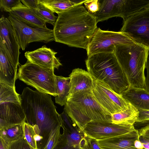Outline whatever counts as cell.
I'll return each mask as SVG.
<instances>
[{"label":"cell","instance_id":"cell-30","mask_svg":"<svg viewBox=\"0 0 149 149\" xmlns=\"http://www.w3.org/2000/svg\"><path fill=\"white\" fill-rule=\"evenodd\" d=\"M8 149H35L28 143L24 136L22 138L10 143Z\"/></svg>","mask_w":149,"mask_h":149},{"label":"cell","instance_id":"cell-29","mask_svg":"<svg viewBox=\"0 0 149 149\" xmlns=\"http://www.w3.org/2000/svg\"><path fill=\"white\" fill-rule=\"evenodd\" d=\"M23 4L20 0H0V9L10 13L14 9Z\"/></svg>","mask_w":149,"mask_h":149},{"label":"cell","instance_id":"cell-33","mask_svg":"<svg viewBox=\"0 0 149 149\" xmlns=\"http://www.w3.org/2000/svg\"><path fill=\"white\" fill-rule=\"evenodd\" d=\"M20 1L25 6L32 10L36 9L39 3L38 0H21Z\"/></svg>","mask_w":149,"mask_h":149},{"label":"cell","instance_id":"cell-24","mask_svg":"<svg viewBox=\"0 0 149 149\" xmlns=\"http://www.w3.org/2000/svg\"><path fill=\"white\" fill-rule=\"evenodd\" d=\"M70 77L56 76V85L58 94L56 97V102L61 106L65 105L67 101L70 88Z\"/></svg>","mask_w":149,"mask_h":149},{"label":"cell","instance_id":"cell-1","mask_svg":"<svg viewBox=\"0 0 149 149\" xmlns=\"http://www.w3.org/2000/svg\"><path fill=\"white\" fill-rule=\"evenodd\" d=\"M58 15L53 29L55 41L86 49L97 28L95 17L82 4Z\"/></svg>","mask_w":149,"mask_h":149},{"label":"cell","instance_id":"cell-38","mask_svg":"<svg viewBox=\"0 0 149 149\" xmlns=\"http://www.w3.org/2000/svg\"><path fill=\"white\" fill-rule=\"evenodd\" d=\"M143 148L145 149H149V143H142Z\"/></svg>","mask_w":149,"mask_h":149},{"label":"cell","instance_id":"cell-36","mask_svg":"<svg viewBox=\"0 0 149 149\" xmlns=\"http://www.w3.org/2000/svg\"><path fill=\"white\" fill-rule=\"evenodd\" d=\"M88 149H101L98 145L95 139L88 138Z\"/></svg>","mask_w":149,"mask_h":149},{"label":"cell","instance_id":"cell-31","mask_svg":"<svg viewBox=\"0 0 149 149\" xmlns=\"http://www.w3.org/2000/svg\"><path fill=\"white\" fill-rule=\"evenodd\" d=\"M84 4L88 12L93 15L97 12L100 9V0H87Z\"/></svg>","mask_w":149,"mask_h":149},{"label":"cell","instance_id":"cell-20","mask_svg":"<svg viewBox=\"0 0 149 149\" xmlns=\"http://www.w3.org/2000/svg\"><path fill=\"white\" fill-rule=\"evenodd\" d=\"M62 136L66 139V144L68 147L77 149H88V138L86 137L83 132L80 130L77 127L70 130L64 127Z\"/></svg>","mask_w":149,"mask_h":149},{"label":"cell","instance_id":"cell-32","mask_svg":"<svg viewBox=\"0 0 149 149\" xmlns=\"http://www.w3.org/2000/svg\"><path fill=\"white\" fill-rule=\"evenodd\" d=\"M138 116L136 123H146L149 122V110L138 109Z\"/></svg>","mask_w":149,"mask_h":149},{"label":"cell","instance_id":"cell-18","mask_svg":"<svg viewBox=\"0 0 149 149\" xmlns=\"http://www.w3.org/2000/svg\"><path fill=\"white\" fill-rule=\"evenodd\" d=\"M121 95L137 109L149 110V92L145 88L130 85Z\"/></svg>","mask_w":149,"mask_h":149},{"label":"cell","instance_id":"cell-9","mask_svg":"<svg viewBox=\"0 0 149 149\" xmlns=\"http://www.w3.org/2000/svg\"><path fill=\"white\" fill-rule=\"evenodd\" d=\"M123 22L120 31L149 49V7L136 13Z\"/></svg>","mask_w":149,"mask_h":149},{"label":"cell","instance_id":"cell-4","mask_svg":"<svg viewBox=\"0 0 149 149\" xmlns=\"http://www.w3.org/2000/svg\"><path fill=\"white\" fill-rule=\"evenodd\" d=\"M85 63L87 71L93 78L104 82L119 95L130 86L114 53L91 55L85 60Z\"/></svg>","mask_w":149,"mask_h":149},{"label":"cell","instance_id":"cell-7","mask_svg":"<svg viewBox=\"0 0 149 149\" xmlns=\"http://www.w3.org/2000/svg\"><path fill=\"white\" fill-rule=\"evenodd\" d=\"M8 18L13 26L16 38L22 50H24L28 44L32 42L47 43L54 40L53 29L29 25L10 13L8 14Z\"/></svg>","mask_w":149,"mask_h":149},{"label":"cell","instance_id":"cell-14","mask_svg":"<svg viewBox=\"0 0 149 149\" xmlns=\"http://www.w3.org/2000/svg\"><path fill=\"white\" fill-rule=\"evenodd\" d=\"M140 137L139 131L134 128L123 134L96 140L101 149H140L135 146Z\"/></svg>","mask_w":149,"mask_h":149},{"label":"cell","instance_id":"cell-16","mask_svg":"<svg viewBox=\"0 0 149 149\" xmlns=\"http://www.w3.org/2000/svg\"><path fill=\"white\" fill-rule=\"evenodd\" d=\"M69 76L70 88L68 96L77 92L93 89L94 79L88 71L79 68H75Z\"/></svg>","mask_w":149,"mask_h":149},{"label":"cell","instance_id":"cell-35","mask_svg":"<svg viewBox=\"0 0 149 149\" xmlns=\"http://www.w3.org/2000/svg\"><path fill=\"white\" fill-rule=\"evenodd\" d=\"M147 75L145 81V89L149 92V57H148L146 65Z\"/></svg>","mask_w":149,"mask_h":149},{"label":"cell","instance_id":"cell-3","mask_svg":"<svg viewBox=\"0 0 149 149\" xmlns=\"http://www.w3.org/2000/svg\"><path fill=\"white\" fill-rule=\"evenodd\" d=\"M64 109L73 123L82 132L91 121L111 122V114L98 102L92 90H84L68 96Z\"/></svg>","mask_w":149,"mask_h":149},{"label":"cell","instance_id":"cell-27","mask_svg":"<svg viewBox=\"0 0 149 149\" xmlns=\"http://www.w3.org/2000/svg\"><path fill=\"white\" fill-rule=\"evenodd\" d=\"M32 10L45 22L54 25L58 17L50 9L39 3L37 8Z\"/></svg>","mask_w":149,"mask_h":149},{"label":"cell","instance_id":"cell-37","mask_svg":"<svg viewBox=\"0 0 149 149\" xmlns=\"http://www.w3.org/2000/svg\"><path fill=\"white\" fill-rule=\"evenodd\" d=\"M9 145L2 138H0V149H8Z\"/></svg>","mask_w":149,"mask_h":149},{"label":"cell","instance_id":"cell-5","mask_svg":"<svg viewBox=\"0 0 149 149\" xmlns=\"http://www.w3.org/2000/svg\"><path fill=\"white\" fill-rule=\"evenodd\" d=\"M149 52L147 47L136 43L115 46L114 54L130 85L145 88V70Z\"/></svg>","mask_w":149,"mask_h":149},{"label":"cell","instance_id":"cell-25","mask_svg":"<svg viewBox=\"0 0 149 149\" xmlns=\"http://www.w3.org/2000/svg\"><path fill=\"white\" fill-rule=\"evenodd\" d=\"M23 123L0 128V138L8 144L22 138L24 136Z\"/></svg>","mask_w":149,"mask_h":149},{"label":"cell","instance_id":"cell-15","mask_svg":"<svg viewBox=\"0 0 149 149\" xmlns=\"http://www.w3.org/2000/svg\"><path fill=\"white\" fill-rule=\"evenodd\" d=\"M26 122V116L20 103H0V128Z\"/></svg>","mask_w":149,"mask_h":149},{"label":"cell","instance_id":"cell-22","mask_svg":"<svg viewBox=\"0 0 149 149\" xmlns=\"http://www.w3.org/2000/svg\"><path fill=\"white\" fill-rule=\"evenodd\" d=\"M138 113V109L130 103L126 109L111 114V122L116 124L133 125L136 123Z\"/></svg>","mask_w":149,"mask_h":149},{"label":"cell","instance_id":"cell-23","mask_svg":"<svg viewBox=\"0 0 149 149\" xmlns=\"http://www.w3.org/2000/svg\"><path fill=\"white\" fill-rule=\"evenodd\" d=\"M40 3L58 14L75 6L82 4L86 0H38Z\"/></svg>","mask_w":149,"mask_h":149},{"label":"cell","instance_id":"cell-28","mask_svg":"<svg viewBox=\"0 0 149 149\" xmlns=\"http://www.w3.org/2000/svg\"><path fill=\"white\" fill-rule=\"evenodd\" d=\"M61 125L58 126L50 132L45 145L42 149H55L60 141L61 137Z\"/></svg>","mask_w":149,"mask_h":149},{"label":"cell","instance_id":"cell-17","mask_svg":"<svg viewBox=\"0 0 149 149\" xmlns=\"http://www.w3.org/2000/svg\"><path fill=\"white\" fill-rule=\"evenodd\" d=\"M17 67L3 49L0 48V82L15 88Z\"/></svg>","mask_w":149,"mask_h":149},{"label":"cell","instance_id":"cell-26","mask_svg":"<svg viewBox=\"0 0 149 149\" xmlns=\"http://www.w3.org/2000/svg\"><path fill=\"white\" fill-rule=\"evenodd\" d=\"M19 94L13 88L2 82H0V103L11 102L20 103Z\"/></svg>","mask_w":149,"mask_h":149},{"label":"cell","instance_id":"cell-13","mask_svg":"<svg viewBox=\"0 0 149 149\" xmlns=\"http://www.w3.org/2000/svg\"><path fill=\"white\" fill-rule=\"evenodd\" d=\"M57 53L44 45L35 50L26 52L24 55L27 61L45 68L58 69L62 64L55 56Z\"/></svg>","mask_w":149,"mask_h":149},{"label":"cell","instance_id":"cell-34","mask_svg":"<svg viewBox=\"0 0 149 149\" xmlns=\"http://www.w3.org/2000/svg\"><path fill=\"white\" fill-rule=\"evenodd\" d=\"M140 136L149 141V124L141 128L139 131Z\"/></svg>","mask_w":149,"mask_h":149},{"label":"cell","instance_id":"cell-19","mask_svg":"<svg viewBox=\"0 0 149 149\" xmlns=\"http://www.w3.org/2000/svg\"><path fill=\"white\" fill-rule=\"evenodd\" d=\"M10 13L28 24L35 27L47 28L46 22L33 10L27 7L23 4L14 9Z\"/></svg>","mask_w":149,"mask_h":149},{"label":"cell","instance_id":"cell-11","mask_svg":"<svg viewBox=\"0 0 149 149\" xmlns=\"http://www.w3.org/2000/svg\"><path fill=\"white\" fill-rule=\"evenodd\" d=\"M134 128V125L116 124L111 122L94 121L86 124L83 132L86 137L99 140L126 134Z\"/></svg>","mask_w":149,"mask_h":149},{"label":"cell","instance_id":"cell-8","mask_svg":"<svg viewBox=\"0 0 149 149\" xmlns=\"http://www.w3.org/2000/svg\"><path fill=\"white\" fill-rule=\"evenodd\" d=\"M135 43L126 34L120 31H104L97 28L86 50L88 57L99 53H114L116 45Z\"/></svg>","mask_w":149,"mask_h":149},{"label":"cell","instance_id":"cell-6","mask_svg":"<svg viewBox=\"0 0 149 149\" xmlns=\"http://www.w3.org/2000/svg\"><path fill=\"white\" fill-rule=\"evenodd\" d=\"M54 71L27 61L19 67L17 77L37 91L56 97L58 94Z\"/></svg>","mask_w":149,"mask_h":149},{"label":"cell","instance_id":"cell-12","mask_svg":"<svg viewBox=\"0 0 149 149\" xmlns=\"http://www.w3.org/2000/svg\"><path fill=\"white\" fill-rule=\"evenodd\" d=\"M0 48L3 49L17 67L19 64L20 46L11 22L3 15H2L0 18Z\"/></svg>","mask_w":149,"mask_h":149},{"label":"cell","instance_id":"cell-10","mask_svg":"<svg viewBox=\"0 0 149 149\" xmlns=\"http://www.w3.org/2000/svg\"><path fill=\"white\" fill-rule=\"evenodd\" d=\"M94 79L92 91L99 104L111 114L126 109L130 103L104 82Z\"/></svg>","mask_w":149,"mask_h":149},{"label":"cell","instance_id":"cell-21","mask_svg":"<svg viewBox=\"0 0 149 149\" xmlns=\"http://www.w3.org/2000/svg\"><path fill=\"white\" fill-rule=\"evenodd\" d=\"M23 128L24 137L29 144L35 149H42L46 143L38 126L25 122Z\"/></svg>","mask_w":149,"mask_h":149},{"label":"cell","instance_id":"cell-2","mask_svg":"<svg viewBox=\"0 0 149 149\" xmlns=\"http://www.w3.org/2000/svg\"><path fill=\"white\" fill-rule=\"evenodd\" d=\"M26 122L38 126L46 143L51 131L61 125L58 113L50 95L29 87L24 88L19 95Z\"/></svg>","mask_w":149,"mask_h":149}]
</instances>
